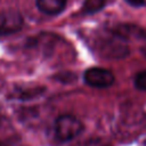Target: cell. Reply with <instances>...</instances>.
<instances>
[{"instance_id":"obj_1","label":"cell","mask_w":146,"mask_h":146,"mask_svg":"<svg viewBox=\"0 0 146 146\" xmlns=\"http://www.w3.org/2000/svg\"><path fill=\"white\" fill-rule=\"evenodd\" d=\"M83 129L82 122L74 115L64 114L56 119L55 133L56 137L62 141H68L75 138Z\"/></svg>"},{"instance_id":"obj_2","label":"cell","mask_w":146,"mask_h":146,"mask_svg":"<svg viewBox=\"0 0 146 146\" xmlns=\"http://www.w3.org/2000/svg\"><path fill=\"white\" fill-rule=\"evenodd\" d=\"M84 82L94 88H108L114 83V74L104 67H89L83 74Z\"/></svg>"},{"instance_id":"obj_3","label":"cell","mask_w":146,"mask_h":146,"mask_svg":"<svg viewBox=\"0 0 146 146\" xmlns=\"http://www.w3.org/2000/svg\"><path fill=\"white\" fill-rule=\"evenodd\" d=\"M23 26L22 15L14 9L0 11V34H11L19 31Z\"/></svg>"},{"instance_id":"obj_4","label":"cell","mask_w":146,"mask_h":146,"mask_svg":"<svg viewBox=\"0 0 146 146\" xmlns=\"http://www.w3.org/2000/svg\"><path fill=\"white\" fill-rule=\"evenodd\" d=\"M67 0H36L38 9L46 15H57L66 7Z\"/></svg>"},{"instance_id":"obj_5","label":"cell","mask_w":146,"mask_h":146,"mask_svg":"<svg viewBox=\"0 0 146 146\" xmlns=\"http://www.w3.org/2000/svg\"><path fill=\"white\" fill-rule=\"evenodd\" d=\"M106 0H84L82 5V11L84 14H95L104 8Z\"/></svg>"},{"instance_id":"obj_6","label":"cell","mask_w":146,"mask_h":146,"mask_svg":"<svg viewBox=\"0 0 146 146\" xmlns=\"http://www.w3.org/2000/svg\"><path fill=\"white\" fill-rule=\"evenodd\" d=\"M133 82H135V87L137 89L146 91V70L137 73Z\"/></svg>"},{"instance_id":"obj_7","label":"cell","mask_w":146,"mask_h":146,"mask_svg":"<svg viewBox=\"0 0 146 146\" xmlns=\"http://www.w3.org/2000/svg\"><path fill=\"white\" fill-rule=\"evenodd\" d=\"M125 2H128L130 6L137 7V8L145 5V0H125Z\"/></svg>"},{"instance_id":"obj_8","label":"cell","mask_w":146,"mask_h":146,"mask_svg":"<svg viewBox=\"0 0 146 146\" xmlns=\"http://www.w3.org/2000/svg\"><path fill=\"white\" fill-rule=\"evenodd\" d=\"M141 51H143V54H144V56L146 57V42L141 46Z\"/></svg>"}]
</instances>
